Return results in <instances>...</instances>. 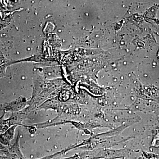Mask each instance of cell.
I'll return each instance as SVG.
<instances>
[{
	"mask_svg": "<svg viewBox=\"0 0 159 159\" xmlns=\"http://www.w3.org/2000/svg\"><path fill=\"white\" fill-rule=\"evenodd\" d=\"M11 126L9 119H5L2 124L0 125V135L6 132Z\"/></svg>",
	"mask_w": 159,
	"mask_h": 159,
	"instance_id": "8992f818",
	"label": "cell"
},
{
	"mask_svg": "<svg viewBox=\"0 0 159 159\" xmlns=\"http://www.w3.org/2000/svg\"><path fill=\"white\" fill-rule=\"evenodd\" d=\"M6 113L4 112L3 113V114H2V116H1V117H0V125H2V123L3 122H4V120H5V115H6Z\"/></svg>",
	"mask_w": 159,
	"mask_h": 159,
	"instance_id": "ba28073f",
	"label": "cell"
},
{
	"mask_svg": "<svg viewBox=\"0 0 159 159\" xmlns=\"http://www.w3.org/2000/svg\"><path fill=\"white\" fill-rule=\"evenodd\" d=\"M18 126L19 125L11 126L6 132L0 135V142L2 145L6 147L10 146L11 140L14 139L16 129Z\"/></svg>",
	"mask_w": 159,
	"mask_h": 159,
	"instance_id": "7a4b0ae2",
	"label": "cell"
},
{
	"mask_svg": "<svg viewBox=\"0 0 159 159\" xmlns=\"http://www.w3.org/2000/svg\"><path fill=\"white\" fill-rule=\"evenodd\" d=\"M61 159H82V158L80 156L76 154L73 156L70 157L65 158Z\"/></svg>",
	"mask_w": 159,
	"mask_h": 159,
	"instance_id": "52a82bcc",
	"label": "cell"
},
{
	"mask_svg": "<svg viewBox=\"0 0 159 159\" xmlns=\"http://www.w3.org/2000/svg\"><path fill=\"white\" fill-rule=\"evenodd\" d=\"M28 117V112L25 110L17 112L11 113L9 119L11 126L14 125H20L24 120Z\"/></svg>",
	"mask_w": 159,
	"mask_h": 159,
	"instance_id": "277c9868",
	"label": "cell"
},
{
	"mask_svg": "<svg viewBox=\"0 0 159 159\" xmlns=\"http://www.w3.org/2000/svg\"><path fill=\"white\" fill-rule=\"evenodd\" d=\"M7 147H6V146L2 145V144H1V142H0V150H4V149H6Z\"/></svg>",
	"mask_w": 159,
	"mask_h": 159,
	"instance_id": "9c48e42d",
	"label": "cell"
},
{
	"mask_svg": "<svg viewBox=\"0 0 159 159\" xmlns=\"http://www.w3.org/2000/svg\"><path fill=\"white\" fill-rule=\"evenodd\" d=\"M20 135L19 132L14 144L8 147L9 153L13 159H25L20 148Z\"/></svg>",
	"mask_w": 159,
	"mask_h": 159,
	"instance_id": "3957f363",
	"label": "cell"
},
{
	"mask_svg": "<svg viewBox=\"0 0 159 159\" xmlns=\"http://www.w3.org/2000/svg\"><path fill=\"white\" fill-rule=\"evenodd\" d=\"M60 108L59 103L58 102L54 101H48L46 102L43 104L38 107V109H44L47 110L48 109H52L54 110H56L58 111Z\"/></svg>",
	"mask_w": 159,
	"mask_h": 159,
	"instance_id": "5b68a950",
	"label": "cell"
},
{
	"mask_svg": "<svg viewBox=\"0 0 159 159\" xmlns=\"http://www.w3.org/2000/svg\"><path fill=\"white\" fill-rule=\"evenodd\" d=\"M28 105H29V101H27L25 99L19 97L11 102H5L1 104L0 111H3L5 113L8 112H17L25 109Z\"/></svg>",
	"mask_w": 159,
	"mask_h": 159,
	"instance_id": "6da1fadb",
	"label": "cell"
},
{
	"mask_svg": "<svg viewBox=\"0 0 159 159\" xmlns=\"http://www.w3.org/2000/svg\"></svg>",
	"mask_w": 159,
	"mask_h": 159,
	"instance_id": "30bf717a",
	"label": "cell"
}]
</instances>
